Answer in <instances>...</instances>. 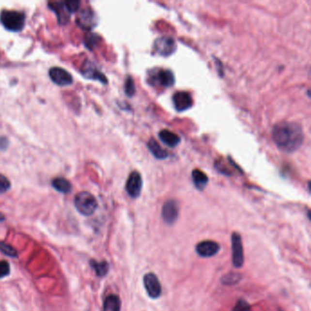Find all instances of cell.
<instances>
[{
	"mask_svg": "<svg viewBox=\"0 0 311 311\" xmlns=\"http://www.w3.org/2000/svg\"><path fill=\"white\" fill-rule=\"evenodd\" d=\"M81 73L85 78L89 79H94V80H99L101 83L106 84L108 82L107 78L102 74L100 70H98L93 63L87 62L83 66Z\"/></svg>",
	"mask_w": 311,
	"mask_h": 311,
	"instance_id": "4fadbf2b",
	"label": "cell"
},
{
	"mask_svg": "<svg viewBox=\"0 0 311 311\" xmlns=\"http://www.w3.org/2000/svg\"><path fill=\"white\" fill-rule=\"evenodd\" d=\"M232 243V262L236 268H240L245 263L244 248L242 242L241 235L237 232H233L231 235Z\"/></svg>",
	"mask_w": 311,
	"mask_h": 311,
	"instance_id": "277c9868",
	"label": "cell"
},
{
	"mask_svg": "<svg viewBox=\"0 0 311 311\" xmlns=\"http://www.w3.org/2000/svg\"><path fill=\"white\" fill-rule=\"evenodd\" d=\"M99 40H100V38L96 34H89V35H87L85 38L86 47L93 49L96 46V44L98 43Z\"/></svg>",
	"mask_w": 311,
	"mask_h": 311,
	"instance_id": "d4e9b609",
	"label": "cell"
},
{
	"mask_svg": "<svg viewBox=\"0 0 311 311\" xmlns=\"http://www.w3.org/2000/svg\"><path fill=\"white\" fill-rule=\"evenodd\" d=\"M10 272V266L8 261L1 260L0 261V279H3L9 275Z\"/></svg>",
	"mask_w": 311,
	"mask_h": 311,
	"instance_id": "83f0119b",
	"label": "cell"
},
{
	"mask_svg": "<svg viewBox=\"0 0 311 311\" xmlns=\"http://www.w3.org/2000/svg\"><path fill=\"white\" fill-rule=\"evenodd\" d=\"M179 217V205L175 200H168L162 208V218L167 225H173Z\"/></svg>",
	"mask_w": 311,
	"mask_h": 311,
	"instance_id": "52a82bcc",
	"label": "cell"
},
{
	"mask_svg": "<svg viewBox=\"0 0 311 311\" xmlns=\"http://www.w3.org/2000/svg\"><path fill=\"white\" fill-rule=\"evenodd\" d=\"M280 311H284L283 310H280Z\"/></svg>",
	"mask_w": 311,
	"mask_h": 311,
	"instance_id": "1f68e13d",
	"label": "cell"
},
{
	"mask_svg": "<svg viewBox=\"0 0 311 311\" xmlns=\"http://www.w3.org/2000/svg\"><path fill=\"white\" fill-rule=\"evenodd\" d=\"M8 145V140L6 137H0V150L7 149Z\"/></svg>",
	"mask_w": 311,
	"mask_h": 311,
	"instance_id": "f546056e",
	"label": "cell"
},
{
	"mask_svg": "<svg viewBox=\"0 0 311 311\" xmlns=\"http://www.w3.org/2000/svg\"><path fill=\"white\" fill-rule=\"evenodd\" d=\"M90 264L92 266V268L93 269L96 275L100 278H103L105 277L109 270V263L107 261H96V260H91L90 261Z\"/></svg>",
	"mask_w": 311,
	"mask_h": 311,
	"instance_id": "ffe728a7",
	"label": "cell"
},
{
	"mask_svg": "<svg viewBox=\"0 0 311 311\" xmlns=\"http://www.w3.org/2000/svg\"><path fill=\"white\" fill-rule=\"evenodd\" d=\"M48 7L57 14L59 23L66 24L69 22L70 13L66 8L64 2H50L48 3Z\"/></svg>",
	"mask_w": 311,
	"mask_h": 311,
	"instance_id": "9a60e30c",
	"label": "cell"
},
{
	"mask_svg": "<svg viewBox=\"0 0 311 311\" xmlns=\"http://www.w3.org/2000/svg\"><path fill=\"white\" fill-rule=\"evenodd\" d=\"M3 220H5V218H4V216L0 213V221H3Z\"/></svg>",
	"mask_w": 311,
	"mask_h": 311,
	"instance_id": "4dcf8cb0",
	"label": "cell"
},
{
	"mask_svg": "<svg viewBox=\"0 0 311 311\" xmlns=\"http://www.w3.org/2000/svg\"><path fill=\"white\" fill-rule=\"evenodd\" d=\"M125 93L128 97H132L135 93V85L132 77H128L125 82Z\"/></svg>",
	"mask_w": 311,
	"mask_h": 311,
	"instance_id": "cb8c5ba5",
	"label": "cell"
},
{
	"mask_svg": "<svg viewBox=\"0 0 311 311\" xmlns=\"http://www.w3.org/2000/svg\"><path fill=\"white\" fill-rule=\"evenodd\" d=\"M26 16L22 12L3 10L0 13V21L8 31L18 32L23 30Z\"/></svg>",
	"mask_w": 311,
	"mask_h": 311,
	"instance_id": "7a4b0ae2",
	"label": "cell"
},
{
	"mask_svg": "<svg viewBox=\"0 0 311 311\" xmlns=\"http://www.w3.org/2000/svg\"><path fill=\"white\" fill-rule=\"evenodd\" d=\"M0 252H2L4 255L8 257H17L16 249L5 242L0 241Z\"/></svg>",
	"mask_w": 311,
	"mask_h": 311,
	"instance_id": "603a6c76",
	"label": "cell"
},
{
	"mask_svg": "<svg viewBox=\"0 0 311 311\" xmlns=\"http://www.w3.org/2000/svg\"><path fill=\"white\" fill-rule=\"evenodd\" d=\"M220 250L219 244L213 240H204L196 245L195 251L196 253L203 258H209L218 254Z\"/></svg>",
	"mask_w": 311,
	"mask_h": 311,
	"instance_id": "9c48e42d",
	"label": "cell"
},
{
	"mask_svg": "<svg viewBox=\"0 0 311 311\" xmlns=\"http://www.w3.org/2000/svg\"><path fill=\"white\" fill-rule=\"evenodd\" d=\"M74 204L78 213L85 217L92 216L98 206L96 198L89 192L78 193L74 198Z\"/></svg>",
	"mask_w": 311,
	"mask_h": 311,
	"instance_id": "3957f363",
	"label": "cell"
},
{
	"mask_svg": "<svg viewBox=\"0 0 311 311\" xmlns=\"http://www.w3.org/2000/svg\"><path fill=\"white\" fill-rule=\"evenodd\" d=\"M241 279L242 276L238 273H229L221 279V282L223 285L232 286V285L238 283Z\"/></svg>",
	"mask_w": 311,
	"mask_h": 311,
	"instance_id": "7402d4cb",
	"label": "cell"
},
{
	"mask_svg": "<svg viewBox=\"0 0 311 311\" xmlns=\"http://www.w3.org/2000/svg\"><path fill=\"white\" fill-rule=\"evenodd\" d=\"M11 184L9 180L3 174L0 173V194H4L10 189Z\"/></svg>",
	"mask_w": 311,
	"mask_h": 311,
	"instance_id": "4316f807",
	"label": "cell"
},
{
	"mask_svg": "<svg viewBox=\"0 0 311 311\" xmlns=\"http://www.w3.org/2000/svg\"><path fill=\"white\" fill-rule=\"evenodd\" d=\"M233 311H251V306L245 299L240 298L235 304Z\"/></svg>",
	"mask_w": 311,
	"mask_h": 311,
	"instance_id": "484cf974",
	"label": "cell"
},
{
	"mask_svg": "<svg viewBox=\"0 0 311 311\" xmlns=\"http://www.w3.org/2000/svg\"><path fill=\"white\" fill-rule=\"evenodd\" d=\"M78 24L80 28L85 30H91L96 25V19L93 11L90 8L83 9L78 16Z\"/></svg>",
	"mask_w": 311,
	"mask_h": 311,
	"instance_id": "5bb4252c",
	"label": "cell"
},
{
	"mask_svg": "<svg viewBox=\"0 0 311 311\" xmlns=\"http://www.w3.org/2000/svg\"><path fill=\"white\" fill-rule=\"evenodd\" d=\"M122 301L117 295H109L103 303V311H121Z\"/></svg>",
	"mask_w": 311,
	"mask_h": 311,
	"instance_id": "ac0fdd59",
	"label": "cell"
},
{
	"mask_svg": "<svg viewBox=\"0 0 311 311\" xmlns=\"http://www.w3.org/2000/svg\"><path fill=\"white\" fill-rule=\"evenodd\" d=\"M192 178H193V182L195 187L199 190V191H202L208 184V177L207 175L203 172V171H200L198 169H195L192 172Z\"/></svg>",
	"mask_w": 311,
	"mask_h": 311,
	"instance_id": "e0dca14e",
	"label": "cell"
},
{
	"mask_svg": "<svg viewBox=\"0 0 311 311\" xmlns=\"http://www.w3.org/2000/svg\"><path fill=\"white\" fill-rule=\"evenodd\" d=\"M153 84L169 88L174 84V75L171 70L156 69L150 74Z\"/></svg>",
	"mask_w": 311,
	"mask_h": 311,
	"instance_id": "8992f818",
	"label": "cell"
},
{
	"mask_svg": "<svg viewBox=\"0 0 311 311\" xmlns=\"http://www.w3.org/2000/svg\"><path fill=\"white\" fill-rule=\"evenodd\" d=\"M159 138L169 147H176L181 141L179 136L176 133L168 130H163L159 132Z\"/></svg>",
	"mask_w": 311,
	"mask_h": 311,
	"instance_id": "2e32d148",
	"label": "cell"
},
{
	"mask_svg": "<svg viewBox=\"0 0 311 311\" xmlns=\"http://www.w3.org/2000/svg\"><path fill=\"white\" fill-rule=\"evenodd\" d=\"M155 48L157 53L162 56H170L176 49V43L171 37H162L156 40Z\"/></svg>",
	"mask_w": 311,
	"mask_h": 311,
	"instance_id": "30bf717a",
	"label": "cell"
},
{
	"mask_svg": "<svg viewBox=\"0 0 311 311\" xmlns=\"http://www.w3.org/2000/svg\"><path fill=\"white\" fill-rule=\"evenodd\" d=\"M174 108L177 111H185L193 106V99L187 92H177L172 97Z\"/></svg>",
	"mask_w": 311,
	"mask_h": 311,
	"instance_id": "7c38bea8",
	"label": "cell"
},
{
	"mask_svg": "<svg viewBox=\"0 0 311 311\" xmlns=\"http://www.w3.org/2000/svg\"><path fill=\"white\" fill-rule=\"evenodd\" d=\"M272 138L280 150L288 154L294 153L303 143V130L295 123L283 122L274 126Z\"/></svg>",
	"mask_w": 311,
	"mask_h": 311,
	"instance_id": "6da1fadb",
	"label": "cell"
},
{
	"mask_svg": "<svg viewBox=\"0 0 311 311\" xmlns=\"http://www.w3.org/2000/svg\"><path fill=\"white\" fill-rule=\"evenodd\" d=\"M51 185L58 192L62 193V194H69V193H70L71 189H72L70 181L65 179V178H62V177L55 178L52 181Z\"/></svg>",
	"mask_w": 311,
	"mask_h": 311,
	"instance_id": "44dd1931",
	"label": "cell"
},
{
	"mask_svg": "<svg viewBox=\"0 0 311 311\" xmlns=\"http://www.w3.org/2000/svg\"><path fill=\"white\" fill-rule=\"evenodd\" d=\"M66 8L68 9V11L70 13H73L76 12L78 10V7L80 5V2L78 0H71V1H65L64 2Z\"/></svg>",
	"mask_w": 311,
	"mask_h": 311,
	"instance_id": "f1b7e54d",
	"label": "cell"
},
{
	"mask_svg": "<svg viewBox=\"0 0 311 311\" xmlns=\"http://www.w3.org/2000/svg\"><path fill=\"white\" fill-rule=\"evenodd\" d=\"M147 147L149 151L152 153V155L155 156L157 159H165L168 157V153L164 149L160 146V144L156 141L155 139H150L147 143Z\"/></svg>",
	"mask_w": 311,
	"mask_h": 311,
	"instance_id": "d6986e66",
	"label": "cell"
},
{
	"mask_svg": "<svg viewBox=\"0 0 311 311\" xmlns=\"http://www.w3.org/2000/svg\"><path fill=\"white\" fill-rule=\"evenodd\" d=\"M125 189L127 194L132 198H137L140 196L142 189V179L139 171H132L129 175Z\"/></svg>",
	"mask_w": 311,
	"mask_h": 311,
	"instance_id": "ba28073f",
	"label": "cell"
},
{
	"mask_svg": "<svg viewBox=\"0 0 311 311\" xmlns=\"http://www.w3.org/2000/svg\"><path fill=\"white\" fill-rule=\"evenodd\" d=\"M143 285L146 293L151 298L156 299L162 295V285L156 274L147 273L143 277Z\"/></svg>",
	"mask_w": 311,
	"mask_h": 311,
	"instance_id": "5b68a950",
	"label": "cell"
},
{
	"mask_svg": "<svg viewBox=\"0 0 311 311\" xmlns=\"http://www.w3.org/2000/svg\"><path fill=\"white\" fill-rule=\"evenodd\" d=\"M49 78L59 86H69L73 83V78L67 70L54 67L49 70Z\"/></svg>",
	"mask_w": 311,
	"mask_h": 311,
	"instance_id": "8fae6325",
	"label": "cell"
}]
</instances>
